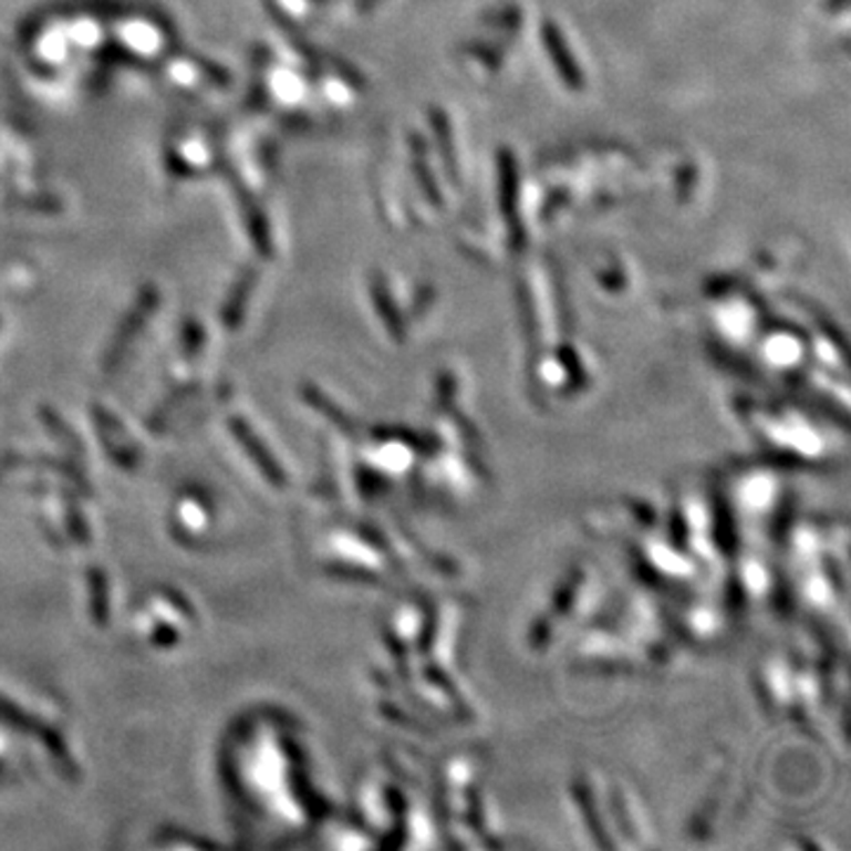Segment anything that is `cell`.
<instances>
[{
  "instance_id": "6da1fadb",
  "label": "cell",
  "mask_w": 851,
  "mask_h": 851,
  "mask_svg": "<svg viewBox=\"0 0 851 851\" xmlns=\"http://www.w3.org/2000/svg\"><path fill=\"white\" fill-rule=\"evenodd\" d=\"M544 45H547V50L553 55V64H556V69H559L561 79H563L568 85H572V89H580V85H582L580 69H578L575 60H572L570 50L565 48V41H563V37H561V31L556 29L553 24H547V27H544Z\"/></svg>"
}]
</instances>
